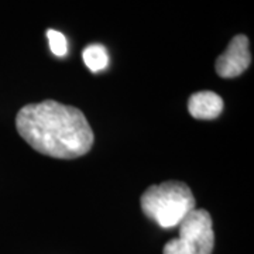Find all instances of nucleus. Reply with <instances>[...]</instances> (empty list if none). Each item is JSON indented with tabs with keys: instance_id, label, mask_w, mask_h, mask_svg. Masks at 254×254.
I'll return each mask as SVG.
<instances>
[{
	"instance_id": "obj_2",
	"label": "nucleus",
	"mask_w": 254,
	"mask_h": 254,
	"mask_svg": "<svg viewBox=\"0 0 254 254\" xmlns=\"http://www.w3.org/2000/svg\"><path fill=\"white\" fill-rule=\"evenodd\" d=\"M141 209L148 219L163 229L180 225L182 219L195 209V196L181 181H165L151 185L141 195Z\"/></svg>"
},
{
	"instance_id": "obj_6",
	"label": "nucleus",
	"mask_w": 254,
	"mask_h": 254,
	"mask_svg": "<svg viewBox=\"0 0 254 254\" xmlns=\"http://www.w3.org/2000/svg\"><path fill=\"white\" fill-rule=\"evenodd\" d=\"M83 63L92 72H99L109 64V54L106 48L100 44H92L83 50Z\"/></svg>"
},
{
	"instance_id": "obj_7",
	"label": "nucleus",
	"mask_w": 254,
	"mask_h": 254,
	"mask_svg": "<svg viewBox=\"0 0 254 254\" xmlns=\"http://www.w3.org/2000/svg\"><path fill=\"white\" fill-rule=\"evenodd\" d=\"M47 37H48V43H50V48L53 54L57 57H65L68 53V43L63 33L55 31V30H48Z\"/></svg>"
},
{
	"instance_id": "obj_4",
	"label": "nucleus",
	"mask_w": 254,
	"mask_h": 254,
	"mask_svg": "<svg viewBox=\"0 0 254 254\" xmlns=\"http://www.w3.org/2000/svg\"><path fill=\"white\" fill-rule=\"evenodd\" d=\"M252 64V54L249 50V38L243 34L233 37L226 51L219 55L215 69L220 78H236L245 72Z\"/></svg>"
},
{
	"instance_id": "obj_1",
	"label": "nucleus",
	"mask_w": 254,
	"mask_h": 254,
	"mask_svg": "<svg viewBox=\"0 0 254 254\" xmlns=\"http://www.w3.org/2000/svg\"><path fill=\"white\" fill-rule=\"evenodd\" d=\"M16 127L36 151L60 160H73L89 153L95 140L81 110L57 100L23 106L16 116Z\"/></svg>"
},
{
	"instance_id": "obj_5",
	"label": "nucleus",
	"mask_w": 254,
	"mask_h": 254,
	"mask_svg": "<svg viewBox=\"0 0 254 254\" xmlns=\"http://www.w3.org/2000/svg\"><path fill=\"white\" fill-rule=\"evenodd\" d=\"M188 110L193 119L213 120L220 116L223 110V100L218 93L212 91H200L190 95Z\"/></svg>"
},
{
	"instance_id": "obj_3",
	"label": "nucleus",
	"mask_w": 254,
	"mask_h": 254,
	"mask_svg": "<svg viewBox=\"0 0 254 254\" xmlns=\"http://www.w3.org/2000/svg\"><path fill=\"white\" fill-rule=\"evenodd\" d=\"M177 227L180 237L164 246L163 254H212L215 232L208 210L193 209Z\"/></svg>"
}]
</instances>
